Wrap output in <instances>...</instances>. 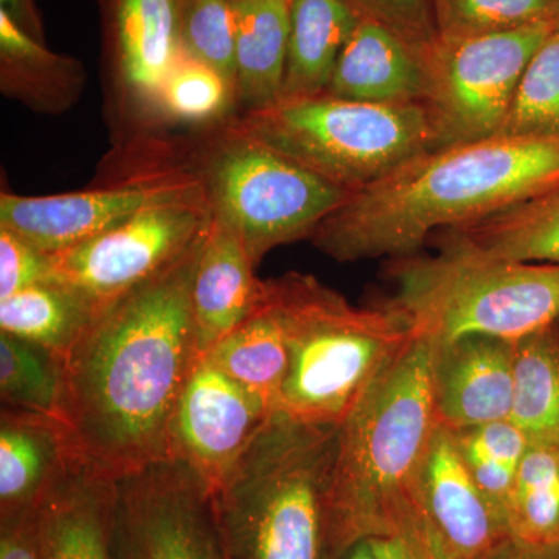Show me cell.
Masks as SVG:
<instances>
[{
    "label": "cell",
    "instance_id": "5bb4252c",
    "mask_svg": "<svg viewBox=\"0 0 559 559\" xmlns=\"http://www.w3.org/2000/svg\"><path fill=\"white\" fill-rule=\"evenodd\" d=\"M433 347V407L439 425L459 432L510 419L511 342L474 334Z\"/></svg>",
    "mask_w": 559,
    "mask_h": 559
},
{
    "label": "cell",
    "instance_id": "9c48e42d",
    "mask_svg": "<svg viewBox=\"0 0 559 559\" xmlns=\"http://www.w3.org/2000/svg\"><path fill=\"white\" fill-rule=\"evenodd\" d=\"M555 27L540 22L465 38L436 35L419 50L425 106L440 146L500 134L530 60Z\"/></svg>",
    "mask_w": 559,
    "mask_h": 559
},
{
    "label": "cell",
    "instance_id": "9a60e30c",
    "mask_svg": "<svg viewBox=\"0 0 559 559\" xmlns=\"http://www.w3.org/2000/svg\"><path fill=\"white\" fill-rule=\"evenodd\" d=\"M105 46L132 105L157 114L162 90L179 61V0H98Z\"/></svg>",
    "mask_w": 559,
    "mask_h": 559
},
{
    "label": "cell",
    "instance_id": "ac0fdd59",
    "mask_svg": "<svg viewBox=\"0 0 559 559\" xmlns=\"http://www.w3.org/2000/svg\"><path fill=\"white\" fill-rule=\"evenodd\" d=\"M325 94L380 105L425 103L421 53L388 25L362 14L337 58Z\"/></svg>",
    "mask_w": 559,
    "mask_h": 559
},
{
    "label": "cell",
    "instance_id": "b9f144b4",
    "mask_svg": "<svg viewBox=\"0 0 559 559\" xmlns=\"http://www.w3.org/2000/svg\"><path fill=\"white\" fill-rule=\"evenodd\" d=\"M558 337H559V320L557 322Z\"/></svg>",
    "mask_w": 559,
    "mask_h": 559
},
{
    "label": "cell",
    "instance_id": "4dcf8cb0",
    "mask_svg": "<svg viewBox=\"0 0 559 559\" xmlns=\"http://www.w3.org/2000/svg\"><path fill=\"white\" fill-rule=\"evenodd\" d=\"M432 9L437 35L465 38L557 22L559 0H432Z\"/></svg>",
    "mask_w": 559,
    "mask_h": 559
},
{
    "label": "cell",
    "instance_id": "ab89813d",
    "mask_svg": "<svg viewBox=\"0 0 559 559\" xmlns=\"http://www.w3.org/2000/svg\"><path fill=\"white\" fill-rule=\"evenodd\" d=\"M0 11L9 14L11 21L28 33L32 38L44 43L43 21H40L35 0H0Z\"/></svg>",
    "mask_w": 559,
    "mask_h": 559
},
{
    "label": "cell",
    "instance_id": "7402d4cb",
    "mask_svg": "<svg viewBox=\"0 0 559 559\" xmlns=\"http://www.w3.org/2000/svg\"><path fill=\"white\" fill-rule=\"evenodd\" d=\"M362 13L349 0H293L282 97L325 94L334 66Z\"/></svg>",
    "mask_w": 559,
    "mask_h": 559
},
{
    "label": "cell",
    "instance_id": "f1b7e54d",
    "mask_svg": "<svg viewBox=\"0 0 559 559\" xmlns=\"http://www.w3.org/2000/svg\"><path fill=\"white\" fill-rule=\"evenodd\" d=\"M0 396L3 407L62 421L64 362L50 349L0 333Z\"/></svg>",
    "mask_w": 559,
    "mask_h": 559
},
{
    "label": "cell",
    "instance_id": "8992f818",
    "mask_svg": "<svg viewBox=\"0 0 559 559\" xmlns=\"http://www.w3.org/2000/svg\"><path fill=\"white\" fill-rule=\"evenodd\" d=\"M388 277L393 293L382 304L433 345L474 334L514 344L559 320V263L439 248L433 255L393 259Z\"/></svg>",
    "mask_w": 559,
    "mask_h": 559
},
{
    "label": "cell",
    "instance_id": "cb8c5ba5",
    "mask_svg": "<svg viewBox=\"0 0 559 559\" xmlns=\"http://www.w3.org/2000/svg\"><path fill=\"white\" fill-rule=\"evenodd\" d=\"M97 314L79 293L47 280L0 300V330L64 359Z\"/></svg>",
    "mask_w": 559,
    "mask_h": 559
},
{
    "label": "cell",
    "instance_id": "4fadbf2b",
    "mask_svg": "<svg viewBox=\"0 0 559 559\" xmlns=\"http://www.w3.org/2000/svg\"><path fill=\"white\" fill-rule=\"evenodd\" d=\"M274 412L205 356L194 367L173 418L170 457L218 487Z\"/></svg>",
    "mask_w": 559,
    "mask_h": 559
},
{
    "label": "cell",
    "instance_id": "d4e9b609",
    "mask_svg": "<svg viewBox=\"0 0 559 559\" xmlns=\"http://www.w3.org/2000/svg\"><path fill=\"white\" fill-rule=\"evenodd\" d=\"M510 421L532 444L559 448V337L557 323L514 342Z\"/></svg>",
    "mask_w": 559,
    "mask_h": 559
},
{
    "label": "cell",
    "instance_id": "44dd1931",
    "mask_svg": "<svg viewBox=\"0 0 559 559\" xmlns=\"http://www.w3.org/2000/svg\"><path fill=\"white\" fill-rule=\"evenodd\" d=\"M293 0H231L235 17V94L246 110L282 97Z\"/></svg>",
    "mask_w": 559,
    "mask_h": 559
},
{
    "label": "cell",
    "instance_id": "7a4b0ae2",
    "mask_svg": "<svg viewBox=\"0 0 559 559\" xmlns=\"http://www.w3.org/2000/svg\"><path fill=\"white\" fill-rule=\"evenodd\" d=\"M559 189V138L496 134L425 151L342 202L310 238L340 263L414 255L469 226Z\"/></svg>",
    "mask_w": 559,
    "mask_h": 559
},
{
    "label": "cell",
    "instance_id": "f35d334b",
    "mask_svg": "<svg viewBox=\"0 0 559 559\" xmlns=\"http://www.w3.org/2000/svg\"><path fill=\"white\" fill-rule=\"evenodd\" d=\"M479 559H559V543L530 544L507 536Z\"/></svg>",
    "mask_w": 559,
    "mask_h": 559
},
{
    "label": "cell",
    "instance_id": "60d3db41",
    "mask_svg": "<svg viewBox=\"0 0 559 559\" xmlns=\"http://www.w3.org/2000/svg\"><path fill=\"white\" fill-rule=\"evenodd\" d=\"M337 559H378V555L371 539H360L342 551Z\"/></svg>",
    "mask_w": 559,
    "mask_h": 559
},
{
    "label": "cell",
    "instance_id": "d590c367",
    "mask_svg": "<svg viewBox=\"0 0 559 559\" xmlns=\"http://www.w3.org/2000/svg\"><path fill=\"white\" fill-rule=\"evenodd\" d=\"M50 255L20 234L0 226V300L47 282Z\"/></svg>",
    "mask_w": 559,
    "mask_h": 559
},
{
    "label": "cell",
    "instance_id": "5b68a950",
    "mask_svg": "<svg viewBox=\"0 0 559 559\" xmlns=\"http://www.w3.org/2000/svg\"><path fill=\"white\" fill-rule=\"evenodd\" d=\"M263 301L285 333L289 366L275 411L342 425L356 403L414 340L388 307H355L311 274L263 280Z\"/></svg>",
    "mask_w": 559,
    "mask_h": 559
},
{
    "label": "cell",
    "instance_id": "836d02e7",
    "mask_svg": "<svg viewBox=\"0 0 559 559\" xmlns=\"http://www.w3.org/2000/svg\"><path fill=\"white\" fill-rule=\"evenodd\" d=\"M455 441L466 463H491L520 469L530 441L510 419L488 423L454 432Z\"/></svg>",
    "mask_w": 559,
    "mask_h": 559
},
{
    "label": "cell",
    "instance_id": "2e32d148",
    "mask_svg": "<svg viewBox=\"0 0 559 559\" xmlns=\"http://www.w3.org/2000/svg\"><path fill=\"white\" fill-rule=\"evenodd\" d=\"M418 496L426 516L457 559H479L509 536L506 522L471 476L454 432L437 426Z\"/></svg>",
    "mask_w": 559,
    "mask_h": 559
},
{
    "label": "cell",
    "instance_id": "484cf974",
    "mask_svg": "<svg viewBox=\"0 0 559 559\" xmlns=\"http://www.w3.org/2000/svg\"><path fill=\"white\" fill-rule=\"evenodd\" d=\"M204 356L275 411L289 353L278 319L263 301V290L252 314Z\"/></svg>",
    "mask_w": 559,
    "mask_h": 559
},
{
    "label": "cell",
    "instance_id": "277c9868",
    "mask_svg": "<svg viewBox=\"0 0 559 559\" xmlns=\"http://www.w3.org/2000/svg\"><path fill=\"white\" fill-rule=\"evenodd\" d=\"M436 347L414 336L341 425L333 480L340 555L389 536L418 502V477L436 433Z\"/></svg>",
    "mask_w": 559,
    "mask_h": 559
},
{
    "label": "cell",
    "instance_id": "7bdbcfd3",
    "mask_svg": "<svg viewBox=\"0 0 559 559\" xmlns=\"http://www.w3.org/2000/svg\"><path fill=\"white\" fill-rule=\"evenodd\" d=\"M557 27H559V16H558V20H557Z\"/></svg>",
    "mask_w": 559,
    "mask_h": 559
},
{
    "label": "cell",
    "instance_id": "f546056e",
    "mask_svg": "<svg viewBox=\"0 0 559 559\" xmlns=\"http://www.w3.org/2000/svg\"><path fill=\"white\" fill-rule=\"evenodd\" d=\"M500 134L559 138V27L530 60Z\"/></svg>",
    "mask_w": 559,
    "mask_h": 559
},
{
    "label": "cell",
    "instance_id": "e0dca14e",
    "mask_svg": "<svg viewBox=\"0 0 559 559\" xmlns=\"http://www.w3.org/2000/svg\"><path fill=\"white\" fill-rule=\"evenodd\" d=\"M117 485L73 457L36 507L43 559H114Z\"/></svg>",
    "mask_w": 559,
    "mask_h": 559
},
{
    "label": "cell",
    "instance_id": "603a6c76",
    "mask_svg": "<svg viewBox=\"0 0 559 559\" xmlns=\"http://www.w3.org/2000/svg\"><path fill=\"white\" fill-rule=\"evenodd\" d=\"M437 235L440 249L489 259L559 263V189L479 223Z\"/></svg>",
    "mask_w": 559,
    "mask_h": 559
},
{
    "label": "cell",
    "instance_id": "d6a6232c",
    "mask_svg": "<svg viewBox=\"0 0 559 559\" xmlns=\"http://www.w3.org/2000/svg\"><path fill=\"white\" fill-rule=\"evenodd\" d=\"M179 38L183 55L216 70L235 87L231 0H179Z\"/></svg>",
    "mask_w": 559,
    "mask_h": 559
},
{
    "label": "cell",
    "instance_id": "ba28073f",
    "mask_svg": "<svg viewBox=\"0 0 559 559\" xmlns=\"http://www.w3.org/2000/svg\"><path fill=\"white\" fill-rule=\"evenodd\" d=\"M197 176L212 215L255 264L278 246L310 240L352 194L227 124Z\"/></svg>",
    "mask_w": 559,
    "mask_h": 559
},
{
    "label": "cell",
    "instance_id": "d6986e66",
    "mask_svg": "<svg viewBox=\"0 0 559 559\" xmlns=\"http://www.w3.org/2000/svg\"><path fill=\"white\" fill-rule=\"evenodd\" d=\"M255 267L237 235L212 215L191 288L201 356L255 310L263 290Z\"/></svg>",
    "mask_w": 559,
    "mask_h": 559
},
{
    "label": "cell",
    "instance_id": "8d00e7d4",
    "mask_svg": "<svg viewBox=\"0 0 559 559\" xmlns=\"http://www.w3.org/2000/svg\"><path fill=\"white\" fill-rule=\"evenodd\" d=\"M366 14L388 25L421 50L437 35L432 0H349Z\"/></svg>",
    "mask_w": 559,
    "mask_h": 559
},
{
    "label": "cell",
    "instance_id": "ffe728a7",
    "mask_svg": "<svg viewBox=\"0 0 559 559\" xmlns=\"http://www.w3.org/2000/svg\"><path fill=\"white\" fill-rule=\"evenodd\" d=\"M73 457L68 426L57 418L3 407L0 415V520L39 506Z\"/></svg>",
    "mask_w": 559,
    "mask_h": 559
},
{
    "label": "cell",
    "instance_id": "30bf717a",
    "mask_svg": "<svg viewBox=\"0 0 559 559\" xmlns=\"http://www.w3.org/2000/svg\"><path fill=\"white\" fill-rule=\"evenodd\" d=\"M210 219L204 191L154 205L91 240L49 253V280L100 312L182 259L204 237Z\"/></svg>",
    "mask_w": 559,
    "mask_h": 559
},
{
    "label": "cell",
    "instance_id": "3957f363",
    "mask_svg": "<svg viewBox=\"0 0 559 559\" xmlns=\"http://www.w3.org/2000/svg\"><path fill=\"white\" fill-rule=\"evenodd\" d=\"M341 425L274 411L212 489L226 559H337L333 480Z\"/></svg>",
    "mask_w": 559,
    "mask_h": 559
},
{
    "label": "cell",
    "instance_id": "8fae6325",
    "mask_svg": "<svg viewBox=\"0 0 559 559\" xmlns=\"http://www.w3.org/2000/svg\"><path fill=\"white\" fill-rule=\"evenodd\" d=\"M114 559H226L212 487L170 457L116 479Z\"/></svg>",
    "mask_w": 559,
    "mask_h": 559
},
{
    "label": "cell",
    "instance_id": "52a82bcc",
    "mask_svg": "<svg viewBox=\"0 0 559 559\" xmlns=\"http://www.w3.org/2000/svg\"><path fill=\"white\" fill-rule=\"evenodd\" d=\"M227 127L352 193L440 146L425 103L380 105L320 94L246 110Z\"/></svg>",
    "mask_w": 559,
    "mask_h": 559
},
{
    "label": "cell",
    "instance_id": "7c38bea8",
    "mask_svg": "<svg viewBox=\"0 0 559 559\" xmlns=\"http://www.w3.org/2000/svg\"><path fill=\"white\" fill-rule=\"evenodd\" d=\"M201 191L197 175H165L47 197L2 193L0 226L16 231L44 252H60L120 226L143 210Z\"/></svg>",
    "mask_w": 559,
    "mask_h": 559
},
{
    "label": "cell",
    "instance_id": "e575fe53",
    "mask_svg": "<svg viewBox=\"0 0 559 559\" xmlns=\"http://www.w3.org/2000/svg\"><path fill=\"white\" fill-rule=\"evenodd\" d=\"M371 543L378 559H457L430 524L419 500L389 536Z\"/></svg>",
    "mask_w": 559,
    "mask_h": 559
},
{
    "label": "cell",
    "instance_id": "4316f807",
    "mask_svg": "<svg viewBox=\"0 0 559 559\" xmlns=\"http://www.w3.org/2000/svg\"><path fill=\"white\" fill-rule=\"evenodd\" d=\"M0 73L7 94L33 108L60 109L75 98L83 81L79 61L61 57L17 27L0 11Z\"/></svg>",
    "mask_w": 559,
    "mask_h": 559
},
{
    "label": "cell",
    "instance_id": "1f68e13d",
    "mask_svg": "<svg viewBox=\"0 0 559 559\" xmlns=\"http://www.w3.org/2000/svg\"><path fill=\"white\" fill-rule=\"evenodd\" d=\"M237 103L235 87L216 70L180 55L162 90L157 116L179 123L223 119Z\"/></svg>",
    "mask_w": 559,
    "mask_h": 559
},
{
    "label": "cell",
    "instance_id": "74e56055",
    "mask_svg": "<svg viewBox=\"0 0 559 559\" xmlns=\"http://www.w3.org/2000/svg\"><path fill=\"white\" fill-rule=\"evenodd\" d=\"M35 511L0 520V559H43Z\"/></svg>",
    "mask_w": 559,
    "mask_h": 559
},
{
    "label": "cell",
    "instance_id": "6da1fadb",
    "mask_svg": "<svg viewBox=\"0 0 559 559\" xmlns=\"http://www.w3.org/2000/svg\"><path fill=\"white\" fill-rule=\"evenodd\" d=\"M204 237L98 312L62 359L73 450L114 479L170 459L173 418L202 358L191 288Z\"/></svg>",
    "mask_w": 559,
    "mask_h": 559
},
{
    "label": "cell",
    "instance_id": "83f0119b",
    "mask_svg": "<svg viewBox=\"0 0 559 559\" xmlns=\"http://www.w3.org/2000/svg\"><path fill=\"white\" fill-rule=\"evenodd\" d=\"M507 530L524 543H559V448L528 444L511 492Z\"/></svg>",
    "mask_w": 559,
    "mask_h": 559
}]
</instances>
